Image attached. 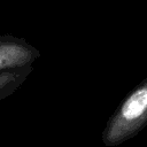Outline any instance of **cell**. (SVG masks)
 Wrapping results in <instances>:
<instances>
[{"label": "cell", "mask_w": 147, "mask_h": 147, "mask_svg": "<svg viewBox=\"0 0 147 147\" xmlns=\"http://www.w3.org/2000/svg\"><path fill=\"white\" fill-rule=\"evenodd\" d=\"M147 125V77L122 100L109 117L101 140L106 147H116L136 137Z\"/></svg>", "instance_id": "6da1fadb"}, {"label": "cell", "mask_w": 147, "mask_h": 147, "mask_svg": "<svg viewBox=\"0 0 147 147\" xmlns=\"http://www.w3.org/2000/svg\"><path fill=\"white\" fill-rule=\"evenodd\" d=\"M40 52L24 38L0 34V70L33 64Z\"/></svg>", "instance_id": "7a4b0ae2"}, {"label": "cell", "mask_w": 147, "mask_h": 147, "mask_svg": "<svg viewBox=\"0 0 147 147\" xmlns=\"http://www.w3.org/2000/svg\"><path fill=\"white\" fill-rule=\"evenodd\" d=\"M32 71V64L0 70V101L14 94Z\"/></svg>", "instance_id": "3957f363"}]
</instances>
